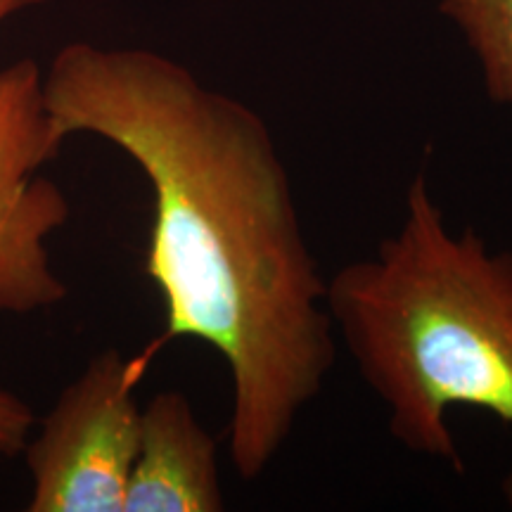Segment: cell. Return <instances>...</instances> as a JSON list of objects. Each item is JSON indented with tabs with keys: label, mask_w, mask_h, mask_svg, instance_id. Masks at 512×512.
<instances>
[{
	"label": "cell",
	"mask_w": 512,
	"mask_h": 512,
	"mask_svg": "<svg viewBox=\"0 0 512 512\" xmlns=\"http://www.w3.org/2000/svg\"><path fill=\"white\" fill-rule=\"evenodd\" d=\"M53 126L119 147L152 188L145 271L162 292L159 344L192 337L230 375L228 451L266 472L337 358L316 264L271 128L162 53L76 41L43 72Z\"/></svg>",
	"instance_id": "6da1fadb"
},
{
	"label": "cell",
	"mask_w": 512,
	"mask_h": 512,
	"mask_svg": "<svg viewBox=\"0 0 512 512\" xmlns=\"http://www.w3.org/2000/svg\"><path fill=\"white\" fill-rule=\"evenodd\" d=\"M325 304L408 451L460 470L446 420L456 406L512 425V252H494L472 228L453 233L425 169L396 233L339 268Z\"/></svg>",
	"instance_id": "7a4b0ae2"
},
{
	"label": "cell",
	"mask_w": 512,
	"mask_h": 512,
	"mask_svg": "<svg viewBox=\"0 0 512 512\" xmlns=\"http://www.w3.org/2000/svg\"><path fill=\"white\" fill-rule=\"evenodd\" d=\"M150 354L93 356L27 441L29 512H124L140 439L136 387Z\"/></svg>",
	"instance_id": "3957f363"
},
{
	"label": "cell",
	"mask_w": 512,
	"mask_h": 512,
	"mask_svg": "<svg viewBox=\"0 0 512 512\" xmlns=\"http://www.w3.org/2000/svg\"><path fill=\"white\" fill-rule=\"evenodd\" d=\"M62 145L43 69L34 60L0 64V313H34L67 294L50 266L48 238L69 219V204L38 174Z\"/></svg>",
	"instance_id": "277c9868"
},
{
	"label": "cell",
	"mask_w": 512,
	"mask_h": 512,
	"mask_svg": "<svg viewBox=\"0 0 512 512\" xmlns=\"http://www.w3.org/2000/svg\"><path fill=\"white\" fill-rule=\"evenodd\" d=\"M216 453L188 396L178 389L155 394L140 411L124 512H221L226 498Z\"/></svg>",
	"instance_id": "5b68a950"
},
{
	"label": "cell",
	"mask_w": 512,
	"mask_h": 512,
	"mask_svg": "<svg viewBox=\"0 0 512 512\" xmlns=\"http://www.w3.org/2000/svg\"><path fill=\"white\" fill-rule=\"evenodd\" d=\"M482 72L486 95L512 114V0H441Z\"/></svg>",
	"instance_id": "8992f818"
},
{
	"label": "cell",
	"mask_w": 512,
	"mask_h": 512,
	"mask_svg": "<svg viewBox=\"0 0 512 512\" xmlns=\"http://www.w3.org/2000/svg\"><path fill=\"white\" fill-rule=\"evenodd\" d=\"M34 422V411L22 396L0 389V456L10 458L24 451Z\"/></svg>",
	"instance_id": "52a82bcc"
},
{
	"label": "cell",
	"mask_w": 512,
	"mask_h": 512,
	"mask_svg": "<svg viewBox=\"0 0 512 512\" xmlns=\"http://www.w3.org/2000/svg\"><path fill=\"white\" fill-rule=\"evenodd\" d=\"M46 3H50V0H0V24H3L8 17L17 15V12L36 8V5H46Z\"/></svg>",
	"instance_id": "ba28073f"
}]
</instances>
